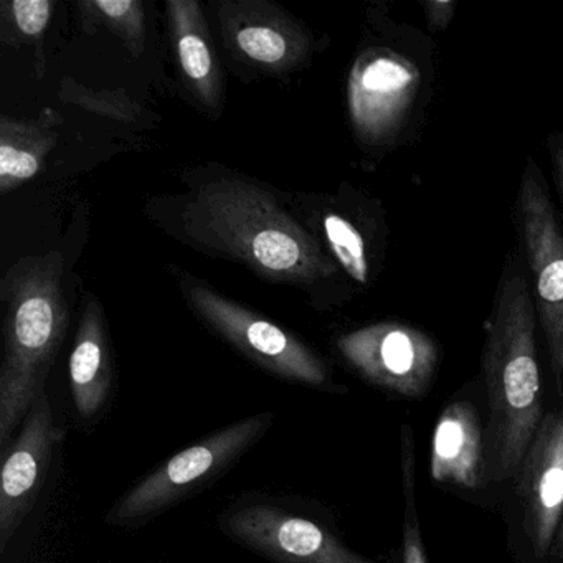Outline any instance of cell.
<instances>
[{"label":"cell","mask_w":563,"mask_h":563,"mask_svg":"<svg viewBox=\"0 0 563 563\" xmlns=\"http://www.w3.org/2000/svg\"><path fill=\"white\" fill-rule=\"evenodd\" d=\"M223 34L230 47L256 67L285 71L305 62L309 38L291 19L262 2L223 5Z\"/></svg>","instance_id":"13"},{"label":"cell","mask_w":563,"mask_h":563,"mask_svg":"<svg viewBox=\"0 0 563 563\" xmlns=\"http://www.w3.org/2000/svg\"><path fill=\"white\" fill-rule=\"evenodd\" d=\"M430 471L434 483L457 489L489 486L487 420L470 398H456L441 411L431 443Z\"/></svg>","instance_id":"12"},{"label":"cell","mask_w":563,"mask_h":563,"mask_svg":"<svg viewBox=\"0 0 563 563\" xmlns=\"http://www.w3.org/2000/svg\"><path fill=\"white\" fill-rule=\"evenodd\" d=\"M222 529L275 563H375L349 550L325 527L268 504L230 510Z\"/></svg>","instance_id":"10"},{"label":"cell","mask_w":563,"mask_h":563,"mask_svg":"<svg viewBox=\"0 0 563 563\" xmlns=\"http://www.w3.org/2000/svg\"><path fill=\"white\" fill-rule=\"evenodd\" d=\"M54 8L51 0H12L5 2L4 15L22 38L37 44L38 55H42V41L51 24Z\"/></svg>","instance_id":"21"},{"label":"cell","mask_w":563,"mask_h":563,"mask_svg":"<svg viewBox=\"0 0 563 563\" xmlns=\"http://www.w3.org/2000/svg\"><path fill=\"white\" fill-rule=\"evenodd\" d=\"M64 256H27L2 279L8 306L5 352L0 368V448L8 450L19 424L45 391V380L68 328L62 289Z\"/></svg>","instance_id":"3"},{"label":"cell","mask_w":563,"mask_h":563,"mask_svg":"<svg viewBox=\"0 0 563 563\" xmlns=\"http://www.w3.org/2000/svg\"><path fill=\"white\" fill-rule=\"evenodd\" d=\"M60 123V114L52 110L37 121L0 118V192H11L41 173L57 144Z\"/></svg>","instance_id":"16"},{"label":"cell","mask_w":563,"mask_h":563,"mask_svg":"<svg viewBox=\"0 0 563 563\" xmlns=\"http://www.w3.org/2000/svg\"><path fill=\"white\" fill-rule=\"evenodd\" d=\"M549 563H563V517L562 522H560L559 532H556L555 542H553Z\"/></svg>","instance_id":"24"},{"label":"cell","mask_w":563,"mask_h":563,"mask_svg":"<svg viewBox=\"0 0 563 563\" xmlns=\"http://www.w3.org/2000/svg\"><path fill=\"white\" fill-rule=\"evenodd\" d=\"M60 98L91 113L113 118L124 123H133L143 114V110L124 91L88 90L87 87L75 84L71 78H65L62 81Z\"/></svg>","instance_id":"20"},{"label":"cell","mask_w":563,"mask_h":563,"mask_svg":"<svg viewBox=\"0 0 563 563\" xmlns=\"http://www.w3.org/2000/svg\"><path fill=\"white\" fill-rule=\"evenodd\" d=\"M60 443V428L55 423L54 410L47 394L32 405L15 440L2 451L0 473V550L5 552L9 540L34 507L54 450Z\"/></svg>","instance_id":"11"},{"label":"cell","mask_w":563,"mask_h":563,"mask_svg":"<svg viewBox=\"0 0 563 563\" xmlns=\"http://www.w3.org/2000/svg\"><path fill=\"white\" fill-rule=\"evenodd\" d=\"M529 272L507 256L484 339L489 484H507L519 470L542 421V377Z\"/></svg>","instance_id":"1"},{"label":"cell","mask_w":563,"mask_h":563,"mask_svg":"<svg viewBox=\"0 0 563 563\" xmlns=\"http://www.w3.org/2000/svg\"><path fill=\"white\" fill-rule=\"evenodd\" d=\"M166 9L184 77L206 107H219L222 81L202 9L194 0H170Z\"/></svg>","instance_id":"15"},{"label":"cell","mask_w":563,"mask_h":563,"mask_svg":"<svg viewBox=\"0 0 563 563\" xmlns=\"http://www.w3.org/2000/svg\"><path fill=\"white\" fill-rule=\"evenodd\" d=\"M456 8L457 2L454 0H427L423 2L428 27L433 32L446 31L448 25L453 21Z\"/></svg>","instance_id":"22"},{"label":"cell","mask_w":563,"mask_h":563,"mask_svg":"<svg viewBox=\"0 0 563 563\" xmlns=\"http://www.w3.org/2000/svg\"><path fill=\"white\" fill-rule=\"evenodd\" d=\"M423 71L413 58L391 47L358 55L347 81L352 130L364 146L395 143L423 93Z\"/></svg>","instance_id":"8"},{"label":"cell","mask_w":563,"mask_h":563,"mask_svg":"<svg viewBox=\"0 0 563 563\" xmlns=\"http://www.w3.org/2000/svg\"><path fill=\"white\" fill-rule=\"evenodd\" d=\"M516 222L532 298L549 352L559 404H563V232L540 167L530 157L516 200Z\"/></svg>","instance_id":"5"},{"label":"cell","mask_w":563,"mask_h":563,"mask_svg":"<svg viewBox=\"0 0 563 563\" xmlns=\"http://www.w3.org/2000/svg\"><path fill=\"white\" fill-rule=\"evenodd\" d=\"M547 150L552 163L553 179H555L556 190L560 194V200L563 203V133H552L547 140Z\"/></svg>","instance_id":"23"},{"label":"cell","mask_w":563,"mask_h":563,"mask_svg":"<svg viewBox=\"0 0 563 563\" xmlns=\"http://www.w3.org/2000/svg\"><path fill=\"white\" fill-rule=\"evenodd\" d=\"M401 483H404V562L430 563L421 537L417 506V456H415V434L410 424L401 427Z\"/></svg>","instance_id":"18"},{"label":"cell","mask_w":563,"mask_h":563,"mask_svg":"<svg viewBox=\"0 0 563 563\" xmlns=\"http://www.w3.org/2000/svg\"><path fill=\"white\" fill-rule=\"evenodd\" d=\"M187 235L275 282L312 283L338 272L265 189L220 180L202 187L184 210Z\"/></svg>","instance_id":"2"},{"label":"cell","mask_w":563,"mask_h":563,"mask_svg":"<svg viewBox=\"0 0 563 563\" xmlns=\"http://www.w3.org/2000/svg\"><path fill=\"white\" fill-rule=\"evenodd\" d=\"M324 233L332 255L354 282L367 285L371 278L367 245L361 230L345 217L329 213L324 219Z\"/></svg>","instance_id":"19"},{"label":"cell","mask_w":563,"mask_h":563,"mask_svg":"<svg viewBox=\"0 0 563 563\" xmlns=\"http://www.w3.org/2000/svg\"><path fill=\"white\" fill-rule=\"evenodd\" d=\"M81 25L95 32L107 27L121 38L128 51L140 57L144 48V11L137 0H88L80 5Z\"/></svg>","instance_id":"17"},{"label":"cell","mask_w":563,"mask_h":563,"mask_svg":"<svg viewBox=\"0 0 563 563\" xmlns=\"http://www.w3.org/2000/svg\"><path fill=\"white\" fill-rule=\"evenodd\" d=\"M338 349L368 384L405 398H421L430 391L440 362L433 338L404 322L355 329L339 338Z\"/></svg>","instance_id":"9"},{"label":"cell","mask_w":563,"mask_h":563,"mask_svg":"<svg viewBox=\"0 0 563 563\" xmlns=\"http://www.w3.org/2000/svg\"><path fill=\"white\" fill-rule=\"evenodd\" d=\"M273 418L269 411L243 418L174 454L111 507L107 522L134 526L210 486L268 431Z\"/></svg>","instance_id":"4"},{"label":"cell","mask_w":563,"mask_h":563,"mask_svg":"<svg viewBox=\"0 0 563 563\" xmlns=\"http://www.w3.org/2000/svg\"><path fill=\"white\" fill-rule=\"evenodd\" d=\"M70 385L75 410L93 420L111 394V362L103 311L95 296H88L70 355Z\"/></svg>","instance_id":"14"},{"label":"cell","mask_w":563,"mask_h":563,"mask_svg":"<svg viewBox=\"0 0 563 563\" xmlns=\"http://www.w3.org/2000/svg\"><path fill=\"white\" fill-rule=\"evenodd\" d=\"M509 484L512 552L522 563H549L563 517V404L545 411Z\"/></svg>","instance_id":"6"},{"label":"cell","mask_w":563,"mask_h":563,"mask_svg":"<svg viewBox=\"0 0 563 563\" xmlns=\"http://www.w3.org/2000/svg\"><path fill=\"white\" fill-rule=\"evenodd\" d=\"M183 291L190 308L213 331L260 367L309 387H325L331 382L324 361L268 319L187 275L183 279Z\"/></svg>","instance_id":"7"}]
</instances>
